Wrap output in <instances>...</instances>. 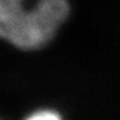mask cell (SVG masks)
<instances>
[{
    "instance_id": "6da1fadb",
    "label": "cell",
    "mask_w": 120,
    "mask_h": 120,
    "mask_svg": "<svg viewBox=\"0 0 120 120\" xmlns=\"http://www.w3.org/2000/svg\"><path fill=\"white\" fill-rule=\"evenodd\" d=\"M69 12L68 0H0V38L23 50L42 48Z\"/></svg>"
},
{
    "instance_id": "7a4b0ae2",
    "label": "cell",
    "mask_w": 120,
    "mask_h": 120,
    "mask_svg": "<svg viewBox=\"0 0 120 120\" xmlns=\"http://www.w3.org/2000/svg\"><path fill=\"white\" fill-rule=\"evenodd\" d=\"M26 120H61V118H60V115L55 112L41 110V112H36L34 114L30 115Z\"/></svg>"
}]
</instances>
